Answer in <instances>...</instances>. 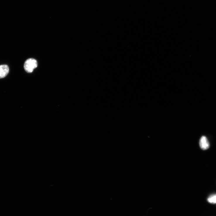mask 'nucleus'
<instances>
[{
    "mask_svg": "<svg viewBox=\"0 0 216 216\" xmlns=\"http://www.w3.org/2000/svg\"><path fill=\"white\" fill-rule=\"evenodd\" d=\"M38 66L37 62L33 58H29L26 60L24 65V68L28 73H31Z\"/></svg>",
    "mask_w": 216,
    "mask_h": 216,
    "instance_id": "1",
    "label": "nucleus"
},
{
    "mask_svg": "<svg viewBox=\"0 0 216 216\" xmlns=\"http://www.w3.org/2000/svg\"><path fill=\"white\" fill-rule=\"evenodd\" d=\"M199 145L200 148L205 150L208 149L210 147V143L207 138L205 136H202L200 138Z\"/></svg>",
    "mask_w": 216,
    "mask_h": 216,
    "instance_id": "2",
    "label": "nucleus"
},
{
    "mask_svg": "<svg viewBox=\"0 0 216 216\" xmlns=\"http://www.w3.org/2000/svg\"><path fill=\"white\" fill-rule=\"evenodd\" d=\"M9 72L8 66L6 65H0V78L6 77Z\"/></svg>",
    "mask_w": 216,
    "mask_h": 216,
    "instance_id": "3",
    "label": "nucleus"
},
{
    "mask_svg": "<svg viewBox=\"0 0 216 216\" xmlns=\"http://www.w3.org/2000/svg\"><path fill=\"white\" fill-rule=\"evenodd\" d=\"M208 201L212 204L216 203V194L210 196L208 199Z\"/></svg>",
    "mask_w": 216,
    "mask_h": 216,
    "instance_id": "4",
    "label": "nucleus"
}]
</instances>
